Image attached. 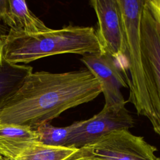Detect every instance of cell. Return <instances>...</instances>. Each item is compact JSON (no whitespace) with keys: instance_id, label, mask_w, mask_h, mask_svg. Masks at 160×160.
<instances>
[{"instance_id":"obj_15","label":"cell","mask_w":160,"mask_h":160,"mask_svg":"<svg viewBox=\"0 0 160 160\" xmlns=\"http://www.w3.org/2000/svg\"><path fill=\"white\" fill-rule=\"evenodd\" d=\"M0 160H6V159L2 158V157H1V156H0Z\"/></svg>"},{"instance_id":"obj_1","label":"cell","mask_w":160,"mask_h":160,"mask_svg":"<svg viewBox=\"0 0 160 160\" xmlns=\"http://www.w3.org/2000/svg\"><path fill=\"white\" fill-rule=\"evenodd\" d=\"M101 92L99 81L88 69L61 73L32 72L0 104V123L36 130L65 111L92 101Z\"/></svg>"},{"instance_id":"obj_4","label":"cell","mask_w":160,"mask_h":160,"mask_svg":"<svg viewBox=\"0 0 160 160\" xmlns=\"http://www.w3.org/2000/svg\"><path fill=\"white\" fill-rule=\"evenodd\" d=\"M121 9L126 45V58L130 78L128 102L132 104L139 115L150 121L152 112L146 88L141 62L140 22L145 0H118Z\"/></svg>"},{"instance_id":"obj_9","label":"cell","mask_w":160,"mask_h":160,"mask_svg":"<svg viewBox=\"0 0 160 160\" xmlns=\"http://www.w3.org/2000/svg\"><path fill=\"white\" fill-rule=\"evenodd\" d=\"M37 141V132L30 127L0 123V156L4 158H16Z\"/></svg>"},{"instance_id":"obj_16","label":"cell","mask_w":160,"mask_h":160,"mask_svg":"<svg viewBox=\"0 0 160 160\" xmlns=\"http://www.w3.org/2000/svg\"><path fill=\"white\" fill-rule=\"evenodd\" d=\"M158 160H160V158H158Z\"/></svg>"},{"instance_id":"obj_3","label":"cell","mask_w":160,"mask_h":160,"mask_svg":"<svg viewBox=\"0 0 160 160\" xmlns=\"http://www.w3.org/2000/svg\"><path fill=\"white\" fill-rule=\"evenodd\" d=\"M141 62L152 112L150 123L160 137V0H145L140 22Z\"/></svg>"},{"instance_id":"obj_5","label":"cell","mask_w":160,"mask_h":160,"mask_svg":"<svg viewBox=\"0 0 160 160\" xmlns=\"http://www.w3.org/2000/svg\"><path fill=\"white\" fill-rule=\"evenodd\" d=\"M90 160H158L157 149L128 129L113 131L81 148Z\"/></svg>"},{"instance_id":"obj_10","label":"cell","mask_w":160,"mask_h":160,"mask_svg":"<svg viewBox=\"0 0 160 160\" xmlns=\"http://www.w3.org/2000/svg\"><path fill=\"white\" fill-rule=\"evenodd\" d=\"M2 20L10 29L26 32H39L49 28L31 11L23 0H6Z\"/></svg>"},{"instance_id":"obj_8","label":"cell","mask_w":160,"mask_h":160,"mask_svg":"<svg viewBox=\"0 0 160 160\" xmlns=\"http://www.w3.org/2000/svg\"><path fill=\"white\" fill-rule=\"evenodd\" d=\"M81 61L99 81L106 106H124L126 101L121 92L128 88L116 62L109 54L97 52L82 56Z\"/></svg>"},{"instance_id":"obj_11","label":"cell","mask_w":160,"mask_h":160,"mask_svg":"<svg viewBox=\"0 0 160 160\" xmlns=\"http://www.w3.org/2000/svg\"><path fill=\"white\" fill-rule=\"evenodd\" d=\"M32 72L30 66L12 64L3 60L0 66V104L12 95Z\"/></svg>"},{"instance_id":"obj_13","label":"cell","mask_w":160,"mask_h":160,"mask_svg":"<svg viewBox=\"0 0 160 160\" xmlns=\"http://www.w3.org/2000/svg\"><path fill=\"white\" fill-rule=\"evenodd\" d=\"M64 160H90L86 156L82 148L78 149L75 152L68 156Z\"/></svg>"},{"instance_id":"obj_7","label":"cell","mask_w":160,"mask_h":160,"mask_svg":"<svg viewBox=\"0 0 160 160\" xmlns=\"http://www.w3.org/2000/svg\"><path fill=\"white\" fill-rule=\"evenodd\" d=\"M134 121L124 106H106L92 118L71 124L67 148L80 149L101 138L119 129L134 127Z\"/></svg>"},{"instance_id":"obj_2","label":"cell","mask_w":160,"mask_h":160,"mask_svg":"<svg viewBox=\"0 0 160 160\" xmlns=\"http://www.w3.org/2000/svg\"><path fill=\"white\" fill-rule=\"evenodd\" d=\"M1 38L3 60L12 64L61 54L84 56L101 51L96 31L89 26L68 25L34 33L9 29Z\"/></svg>"},{"instance_id":"obj_12","label":"cell","mask_w":160,"mask_h":160,"mask_svg":"<svg viewBox=\"0 0 160 160\" xmlns=\"http://www.w3.org/2000/svg\"><path fill=\"white\" fill-rule=\"evenodd\" d=\"M78 149L74 148L47 145L37 141L18 157L11 160H64Z\"/></svg>"},{"instance_id":"obj_14","label":"cell","mask_w":160,"mask_h":160,"mask_svg":"<svg viewBox=\"0 0 160 160\" xmlns=\"http://www.w3.org/2000/svg\"><path fill=\"white\" fill-rule=\"evenodd\" d=\"M6 4V0H0V21L2 20V16ZM3 62L2 58V41L0 36V66L2 65Z\"/></svg>"},{"instance_id":"obj_6","label":"cell","mask_w":160,"mask_h":160,"mask_svg":"<svg viewBox=\"0 0 160 160\" xmlns=\"http://www.w3.org/2000/svg\"><path fill=\"white\" fill-rule=\"evenodd\" d=\"M98 19L96 36L101 51L109 54L128 79L124 32L118 0H92L89 2Z\"/></svg>"}]
</instances>
